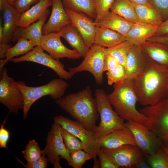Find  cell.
Masks as SVG:
<instances>
[{
	"label": "cell",
	"instance_id": "2",
	"mask_svg": "<svg viewBox=\"0 0 168 168\" xmlns=\"http://www.w3.org/2000/svg\"><path fill=\"white\" fill-rule=\"evenodd\" d=\"M56 104L88 130L93 131L99 118L96 98L91 87L55 100Z\"/></svg>",
	"mask_w": 168,
	"mask_h": 168
},
{
	"label": "cell",
	"instance_id": "34",
	"mask_svg": "<svg viewBox=\"0 0 168 168\" xmlns=\"http://www.w3.org/2000/svg\"><path fill=\"white\" fill-rule=\"evenodd\" d=\"M152 168H168V155L160 148L155 153L146 156Z\"/></svg>",
	"mask_w": 168,
	"mask_h": 168
},
{
	"label": "cell",
	"instance_id": "21",
	"mask_svg": "<svg viewBox=\"0 0 168 168\" xmlns=\"http://www.w3.org/2000/svg\"><path fill=\"white\" fill-rule=\"evenodd\" d=\"M157 27L138 21L133 24L124 36L126 40L133 45L140 46L154 35Z\"/></svg>",
	"mask_w": 168,
	"mask_h": 168
},
{
	"label": "cell",
	"instance_id": "12",
	"mask_svg": "<svg viewBox=\"0 0 168 168\" xmlns=\"http://www.w3.org/2000/svg\"><path fill=\"white\" fill-rule=\"evenodd\" d=\"M125 126L130 130L137 146L145 156L155 153L163 145L155 133L143 124L128 121Z\"/></svg>",
	"mask_w": 168,
	"mask_h": 168
},
{
	"label": "cell",
	"instance_id": "1",
	"mask_svg": "<svg viewBox=\"0 0 168 168\" xmlns=\"http://www.w3.org/2000/svg\"><path fill=\"white\" fill-rule=\"evenodd\" d=\"M133 80L138 101L142 105H154L167 98L168 69L147 60L143 70Z\"/></svg>",
	"mask_w": 168,
	"mask_h": 168
},
{
	"label": "cell",
	"instance_id": "32",
	"mask_svg": "<svg viewBox=\"0 0 168 168\" xmlns=\"http://www.w3.org/2000/svg\"><path fill=\"white\" fill-rule=\"evenodd\" d=\"M61 131L65 146L70 153L79 150L88 153L87 147L76 136L61 126Z\"/></svg>",
	"mask_w": 168,
	"mask_h": 168
},
{
	"label": "cell",
	"instance_id": "54",
	"mask_svg": "<svg viewBox=\"0 0 168 168\" xmlns=\"http://www.w3.org/2000/svg\"><path fill=\"white\" fill-rule=\"evenodd\" d=\"M167 98H168V94H167Z\"/></svg>",
	"mask_w": 168,
	"mask_h": 168
},
{
	"label": "cell",
	"instance_id": "16",
	"mask_svg": "<svg viewBox=\"0 0 168 168\" xmlns=\"http://www.w3.org/2000/svg\"><path fill=\"white\" fill-rule=\"evenodd\" d=\"M52 9L50 17L42 29L43 35L58 32L64 26L71 23L61 0H52Z\"/></svg>",
	"mask_w": 168,
	"mask_h": 168
},
{
	"label": "cell",
	"instance_id": "19",
	"mask_svg": "<svg viewBox=\"0 0 168 168\" xmlns=\"http://www.w3.org/2000/svg\"><path fill=\"white\" fill-rule=\"evenodd\" d=\"M147 60L139 46L133 45L127 56L125 68L126 79L133 80L143 70Z\"/></svg>",
	"mask_w": 168,
	"mask_h": 168
},
{
	"label": "cell",
	"instance_id": "23",
	"mask_svg": "<svg viewBox=\"0 0 168 168\" xmlns=\"http://www.w3.org/2000/svg\"><path fill=\"white\" fill-rule=\"evenodd\" d=\"M95 23L96 27L112 30L124 36L133 24L111 11H109L99 21Z\"/></svg>",
	"mask_w": 168,
	"mask_h": 168
},
{
	"label": "cell",
	"instance_id": "11",
	"mask_svg": "<svg viewBox=\"0 0 168 168\" xmlns=\"http://www.w3.org/2000/svg\"><path fill=\"white\" fill-rule=\"evenodd\" d=\"M44 51L40 46L37 45L26 54L13 58L10 61L15 63L23 62L37 63L51 69L60 78L65 80L71 79L73 75L70 72L65 70L64 64L59 60L53 58Z\"/></svg>",
	"mask_w": 168,
	"mask_h": 168
},
{
	"label": "cell",
	"instance_id": "38",
	"mask_svg": "<svg viewBox=\"0 0 168 168\" xmlns=\"http://www.w3.org/2000/svg\"><path fill=\"white\" fill-rule=\"evenodd\" d=\"M152 6L159 12L164 21L168 19V0H150Z\"/></svg>",
	"mask_w": 168,
	"mask_h": 168
},
{
	"label": "cell",
	"instance_id": "37",
	"mask_svg": "<svg viewBox=\"0 0 168 168\" xmlns=\"http://www.w3.org/2000/svg\"><path fill=\"white\" fill-rule=\"evenodd\" d=\"M114 0H94L96 17L95 23L99 21L109 11Z\"/></svg>",
	"mask_w": 168,
	"mask_h": 168
},
{
	"label": "cell",
	"instance_id": "47",
	"mask_svg": "<svg viewBox=\"0 0 168 168\" xmlns=\"http://www.w3.org/2000/svg\"><path fill=\"white\" fill-rule=\"evenodd\" d=\"M133 5H149L152 4L150 0H128Z\"/></svg>",
	"mask_w": 168,
	"mask_h": 168
},
{
	"label": "cell",
	"instance_id": "43",
	"mask_svg": "<svg viewBox=\"0 0 168 168\" xmlns=\"http://www.w3.org/2000/svg\"><path fill=\"white\" fill-rule=\"evenodd\" d=\"M119 63L111 55L107 53L104 60V72H108L112 70L115 68Z\"/></svg>",
	"mask_w": 168,
	"mask_h": 168
},
{
	"label": "cell",
	"instance_id": "17",
	"mask_svg": "<svg viewBox=\"0 0 168 168\" xmlns=\"http://www.w3.org/2000/svg\"><path fill=\"white\" fill-rule=\"evenodd\" d=\"M139 46L147 60L161 68L168 69V45L147 41Z\"/></svg>",
	"mask_w": 168,
	"mask_h": 168
},
{
	"label": "cell",
	"instance_id": "18",
	"mask_svg": "<svg viewBox=\"0 0 168 168\" xmlns=\"http://www.w3.org/2000/svg\"><path fill=\"white\" fill-rule=\"evenodd\" d=\"M49 13V10L39 20L25 27H18L14 32L11 40L14 43L21 37L32 41L35 46L40 45L43 36L42 29Z\"/></svg>",
	"mask_w": 168,
	"mask_h": 168
},
{
	"label": "cell",
	"instance_id": "31",
	"mask_svg": "<svg viewBox=\"0 0 168 168\" xmlns=\"http://www.w3.org/2000/svg\"><path fill=\"white\" fill-rule=\"evenodd\" d=\"M133 45L125 40L112 47L106 48V50L107 54L111 55L119 64L125 67L127 56Z\"/></svg>",
	"mask_w": 168,
	"mask_h": 168
},
{
	"label": "cell",
	"instance_id": "9",
	"mask_svg": "<svg viewBox=\"0 0 168 168\" xmlns=\"http://www.w3.org/2000/svg\"><path fill=\"white\" fill-rule=\"evenodd\" d=\"M106 48L94 44L78 66L68 68L69 71L73 76L75 74L87 71L93 76L95 82L101 85L103 80L104 60L107 54Z\"/></svg>",
	"mask_w": 168,
	"mask_h": 168
},
{
	"label": "cell",
	"instance_id": "5",
	"mask_svg": "<svg viewBox=\"0 0 168 168\" xmlns=\"http://www.w3.org/2000/svg\"><path fill=\"white\" fill-rule=\"evenodd\" d=\"M95 95L98 113L100 117V122L93 132L100 141L114 130L125 127V123L124 120L112 109L108 95L104 90L97 89Z\"/></svg>",
	"mask_w": 168,
	"mask_h": 168
},
{
	"label": "cell",
	"instance_id": "20",
	"mask_svg": "<svg viewBox=\"0 0 168 168\" xmlns=\"http://www.w3.org/2000/svg\"><path fill=\"white\" fill-rule=\"evenodd\" d=\"M99 143L101 147L107 149L114 148L127 144L137 146L132 132L126 126L113 131Z\"/></svg>",
	"mask_w": 168,
	"mask_h": 168
},
{
	"label": "cell",
	"instance_id": "52",
	"mask_svg": "<svg viewBox=\"0 0 168 168\" xmlns=\"http://www.w3.org/2000/svg\"><path fill=\"white\" fill-rule=\"evenodd\" d=\"M162 149L168 155V147L162 145L161 147Z\"/></svg>",
	"mask_w": 168,
	"mask_h": 168
},
{
	"label": "cell",
	"instance_id": "24",
	"mask_svg": "<svg viewBox=\"0 0 168 168\" xmlns=\"http://www.w3.org/2000/svg\"><path fill=\"white\" fill-rule=\"evenodd\" d=\"M69 45L78 52L84 58L88 52V49L83 38L75 26L71 23L62 28L59 31Z\"/></svg>",
	"mask_w": 168,
	"mask_h": 168
},
{
	"label": "cell",
	"instance_id": "6",
	"mask_svg": "<svg viewBox=\"0 0 168 168\" xmlns=\"http://www.w3.org/2000/svg\"><path fill=\"white\" fill-rule=\"evenodd\" d=\"M139 111L147 118L143 124L168 147V98L154 105L145 106Z\"/></svg>",
	"mask_w": 168,
	"mask_h": 168
},
{
	"label": "cell",
	"instance_id": "46",
	"mask_svg": "<svg viewBox=\"0 0 168 168\" xmlns=\"http://www.w3.org/2000/svg\"><path fill=\"white\" fill-rule=\"evenodd\" d=\"M9 44L5 43H0V58L2 59L5 57V55L7 50L12 47Z\"/></svg>",
	"mask_w": 168,
	"mask_h": 168
},
{
	"label": "cell",
	"instance_id": "15",
	"mask_svg": "<svg viewBox=\"0 0 168 168\" xmlns=\"http://www.w3.org/2000/svg\"><path fill=\"white\" fill-rule=\"evenodd\" d=\"M65 9L71 23L80 33L86 45L89 49L94 44L96 30L94 21L84 13L75 12L67 8Z\"/></svg>",
	"mask_w": 168,
	"mask_h": 168
},
{
	"label": "cell",
	"instance_id": "40",
	"mask_svg": "<svg viewBox=\"0 0 168 168\" xmlns=\"http://www.w3.org/2000/svg\"><path fill=\"white\" fill-rule=\"evenodd\" d=\"M97 156L99 157L100 165L101 168H118L111 158L100 148Z\"/></svg>",
	"mask_w": 168,
	"mask_h": 168
},
{
	"label": "cell",
	"instance_id": "26",
	"mask_svg": "<svg viewBox=\"0 0 168 168\" xmlns=\"http://www.w3.org/2000/svg\"><path fill=\"white\" fill-rule=\"evenodd\" d=\"M125 40L124 36L116 31L108 28L96 26L94 44L109 48Z\"/></svg>",
	"mask_w": 168,
	"mask_h": 168
},
{
	"label": "cell",
	"instance_id": "36",
	"mask_svg": "<svg viewBox=\"0 0 168 168\" xmlns=\"http://www.w3.org/2000/svg\"><path fill=\"white\" fill-rule=\"evenodd\" d=\"M69 166L73 168H82L87 160L93 159L89 153L83 150H79L70 153Z\"/></svg>",
	"mask_w": 168,
	"mask_h": 168
},
{
	"label": "cell",
	"instance_id": "53",
	"mask_svg": "<svg viewBox=\"0 0 168 168\" xmlns=\"http://www.w3.org/2000/svg\"><path fill=\"white\" fill-rule=\"evenodd\" d=\"M16 0H7L8 4L12 5Z\"/></svg>",
	"mask_w": 168,
	"mask_h": 168
},
{
	"label": "cell",
	"instance_id": "35",
	"mask_svg": "<svg viewBox=\"0 0 168 168\" xmlns=\"http://www.w3.org/2000/svg\"><path fill=\"white\" fill-rule=\"evenodd\" d=\"M107 83L109 85L121 82L126 79L127 74L125 67L119 63L112 70L106 73Z\"/></svg>",
	"mask_w": 168,
	"mask_h": 168
},
{
	"label": "cell",
	"instance_id": "30",
	"mask_svg": "<svg viewBox=\"0 0 168 168\" xmlns=\"http://www.w3.org/2000/svg\"><path fill=\"white\" fill-rule=\"evenodd\" d=\"M35 46L31 41L24 37H21L13 46L7 50L5 55V59L10 61L16 57L25 55L32 50Z\"/></svg>",
	"mask_w": 168,
	"mask_h": 168
},
{
	"label": "cell",
	"instance_id": "25",
	"mask_svg": "<svg viewBox=\"0 0 168 168\" xmlns=\"http://www.w3.org/2000/svg\"><path fill=\"white\" fill-rule=\"evenodd\" d=\"M3 12V37L2 43L9 44L14 32L18 27L17 23L21 14L12 5L8 3L5 5Z\"/></svg>",
	"mask_w": 168,
	"mask_h": 168
},
{
	"label": "cell",
	"instance_id": "51",
	"mask_svg": "<svg viewBox=\"0 0 168 168\" xmlns=\"http://www.w3.org/2000/svg\"><path fill=\"white\" fill-rule=\"evenodd\" d=\"M3 37V26L2 25L1 22H0V43L2 42Z\"/></svg>",
	"mask_w": 168,
	"mask_h": 168
},
{
	"label": "cell",
	"instance_id": "8",
	"mask_svg": "<svg viewBox=\"0 0 168 168\" xmlns=\"http://www.w3.org/2000/svg\"><path fill=\"white\" fill-rule=\"evenodd\" d=\"M61 126L54 122L52 124L46 138V144L42 150V155L46 156L49 162L54 168H62L60 160H65L69 165L70 153L67 149L61 134Z\"/></svg>",
	"mask_w": 168,
	"mask_h": 168
},
{
	"label": "cell",
	"instance_id": "44",
	"mask_svg": "<svg viewBox=\"0 0 168 168\" xmlns=\"http://www.w3.org/2000/svg\"><path fill=\"white\" fill-rule=\"evenodd\" d=\"M168 35V19L163 21L158 26L153 36Z\"/></svg>",
	"mask_w": 168,
	"mask_h": 168
},
{
	"label": "cell",
	"instance_id": "13",
	"mask_svg": "<svg viewBox=\"0 0 168 168\" xmlns=\"http://www.w3.org/2000/svg\"><path fill=\"white\" fill-rule=\"evenodd\" d=\"M101 148L118 168H135L144 155L137 146L131 144L124 145L112 149Z\"/></svg>",
	"mask_w": 168,
	"mask_h": 168
},
{
	"label": "cell",
	"instance_id": "45",
	"mask_svg": "<svg viewBox=\"0 0 168 168\" xmlns=\"http://www.w3.org/2000/svg\"><path fill=\"white\" fill-rule=\"evenodd\" d=\"M147 41L160 43L168 45V35L153 36Z\"/></svg>",
	"mask_w": 168,
	"mask_h": 168
},
{
	"label": "cell",
	"instance_id": "10",
	"mask_svg": "<svg viewBox=\"0 0 168 168\" xmlns=\"http://www.w3.org/2000/svg\"><path fill=\"white\" fill-rule=\"evenodd\" d=\"M53 120L79 139L87 147L88 153L96 161L98 152L101 147L99 139L94 132L88 130L78 121L61 115L54 117Z\"/></svg>",
	"mask_w": 168,
	"mask_h": 168
},
{
	"label": "cell",
	"instance_id": "28",
	"mask_svg": "<svg viewBox=\"0 0 168 168\" xmlns=\"http://www.w3.org/2000/svg\"><path fill=\"white\" fill-rule=\"evenodd\" d=\"M110 10L133 24L139 21L134 5L128 0H114Z\"/></svg>",
	"mask_w": 168,
	"mask_h": 168
},
{
	"label": "cell",
	"instance_id": "50",
	"mask_svg": "<svg viewBox=\"0 0 168 168\" xmlns=\"http://www.w3.org/2000/svg\"><path fill=\"white\" fill-rule=\"evenodd\" d=\"M8 61L6 59H1L0 62V70L4 68V66L7 63Z\"/></svg>",
	"mask_w": 168,
	"mask_h": 168
},
{
	"label": "cell",
	"instance_id": "4",
	"mask_svg": "<svg viewBox=\"0 0 168 168\" xmlns=\"http://www.w3.org/2000/svg\"><path fill=\"white\" fill-rule=\"evenodd\" d=\"M15 82L24 98L23 110L24 119H26L31 107L37 100L46 96L54 100L58 99L63 96L68 86V83L60 78L53 79L47 84L36 87L27 86L24 82L21 81Z\"/></svg>",
	"mask_w": 168,
	"mask_h": 168
},
{
	"label": "cell",
	"instance_id": "29",
	"mask_svg": "<svg viewBox=\"0 0 168 168\" xmlns=\"http://www.w3.org/2000/svg\"><path fill=\"white\" fill-rule=\"evenodd\" d=\"M65 8L84 13L95 19L94 0H61Z\"/></svg>",
	"mask_w": 168,
	"mask_h": 168
},
{
	"label": "cell",
	"instance_id": "39",
	"mask_svg": "<svg viewBox=\"0 0 168 168\" xmlns=\"http://www.w3.org/2000/svg\"><path fill=\"white\" fill-rule=\"evenodd\" d=\"M41 0H16L12 5L20 14L28 9L30 6L35 4Z\"/></svg>",
	"mask_w": 168,
	"mask_h": 168
},
{
	"label": "cell",
	"instance_id": "27",
	"mask_svg": "<svg viewBox=\"0 0 168 168\" xmlns=\"http://www.w3.org/2000/svg\"><path fill=\"white\" fill-rule=\"evenodd\" d=\"M133 5L139 21L158 26L164 21L160 14L152 4Z\"/></svg>",
	"mask_w": 168,
	"mask_h": 168
},
{
	"label": "cell",
	"instance_id": "3",
	"mask_svg": "<svg viewBox=\"0 0 168 168\" xmlns=\"http://www.w3.org/2000/svg\"><path fill=\"white\" fill-rule=\"evenodd\" d=\"M108 97L115 111L124 120L145 123L147 118L136 108L138 100L133 80L126 79L114 84L113 90Z\"/></svg>",
	"mask_w": 168,
	"mask_h": 168
},
{
	"label": "cell",
	"instance_id": "33",
	"mask_svg": "<svg viewBox=\"0 0 168 168\" xmlns=\"http://www.w3.org/2000/svg\"><path fill=\"white\" fill-rule=\"evenodd\" d=\"M21 153L27 162H34L42 155V150L34 139L29 141Z\"/></svg>",
	"mask_w": 168,
	"mask_h": 168
},
{
	"label": "cell",
	"instance_id": "22",
	"mask_svg": "<svg viewBox=\"0 0 168 168\" xmlns=\"http://www.w3.org/2000/svg\"><path fill=\"white\" fill-rule=\"evenodd\" d=\"M52 0H41L21 14L17 21L18 27H25L39 20L52 6Z\"/></svg>",
	"mask_w": 168,
	"mask_h": 168
},
{
	"label": "cell",
	"instance_id": "41",
	"mask_svg": "<svg viewBox=\"0 0 168 168\" xmlns=\"http://www.w3.org/2000/svg\"><path fill=\"white\" fill-rule=\"evenodd\" d=\"M49 162L47 157L42 155L39 159L32 162H27L24 165L26 168H46Z\"/></svg>",
	"mask_w": 168,
	"mask_h": 168
},
{
	"label": "cell",
	"instance_id": "14",
	"mask_svg": "<svg viewBox=\"0 0 168 168\" xmlns=\"http://www.w3.org/2000/svg\"><path fill=\"white\" fill-rule=\"evenodd\" d=\"M61 37L59 32L43 35L40 46L55 59L59 60L63 58L72 60L80 59L82 57L80 54L74 49H70L66 47L61 40Z\"/></svg>",
	"mask_w": 168,
	"mask_h": 168
},
{
	"label": "cell",
	"instance_id": "7",
	"mask_svg": "<svg viewBox=\"0 0 168 168\" xmlns=\"http://www.w3.org/2000/svg\"><path fill=\"white\" fill-rule=\"evenodd\" d=\"M0 102L10 113L17 115L20 110L23 109V94L14 79L8 76L5 68L0 70Z\"/></svg>",
	"mask_w": 168,
	"mask_h": 168
},
{
	"label": "cell",
	"instance_id": "42",
	"mask_svg": "<svg viewBox=\"0 0 168 168\" xmlns=\"http://www.w3.org/2000/svg\"><path fill=\"white\" fill-rule=\"evenodd\" d=\"M5 120L6 119L1 125L0 128V148L7 149V144L9 138L10 133L4 127Z\"/></svg>",
	"mask_w": 168,
	"mask_h": 168
},
{
	"label": "cell",
	"instance_id": "48",
	"mask_svg": "<svg viewBox=\"0 0 168 168\" xmlns=\"http://www.w3.org/2000/svg\"><path fill=\"white\" fill-rule=\"evenodd\" d=\"M150 166H149L145 161L143 158L137 164L135 168H150Z\"/></svg>",
	"mask_w": 168,
	"mask_h": 168
},
{
	"label": "cell",
	"instance_id": "49",
	"mask_svg": "<svg viewBox=\"0 0 168 168\" xmlns=\"http://www.w3.org/2000/svg\"><path fill=\"white\" fill-rule=\"evenodd\" d=\"M7 2V0H0V10L3 11L5 5Z\"/></svg>",
	"mask_w": 168,
	"mask_h": 168
}]
</instances>
